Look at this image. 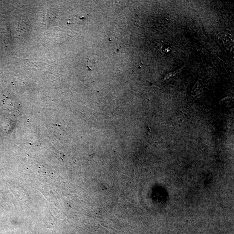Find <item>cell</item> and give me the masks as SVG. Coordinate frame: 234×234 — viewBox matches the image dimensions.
<instances>
[{"mask_svg": "<svg viewBox=\"0 0 234 234\" xmlns=\"http://www.w3.org/2000/svg\"><path fill=\"white\" fill-rule=\"evenodd\" d=\"M223 41L225 47L227 49L230 50V49H232V48H233V39H231L230 36H226L224 37Z\"/></svg>", "mask_w": 234, "mask_h": 234, "instance_id": "1", "label": "cell"}, {"mask_svg": "<svg viewBox=\"0 0 234 234\" xmlns=\"http://www.w3.org/2000/svg\"><path fill=\"white\" fill-rule=\"evenodd\" d=\"M162 51L163 53H169L171 52V49L169 47H167L166 46H163V48Z\"/></svg>", "mask_w": 234, "mask_h": 234, "instance_id": "2", "label": "cell"}]
</instances>
